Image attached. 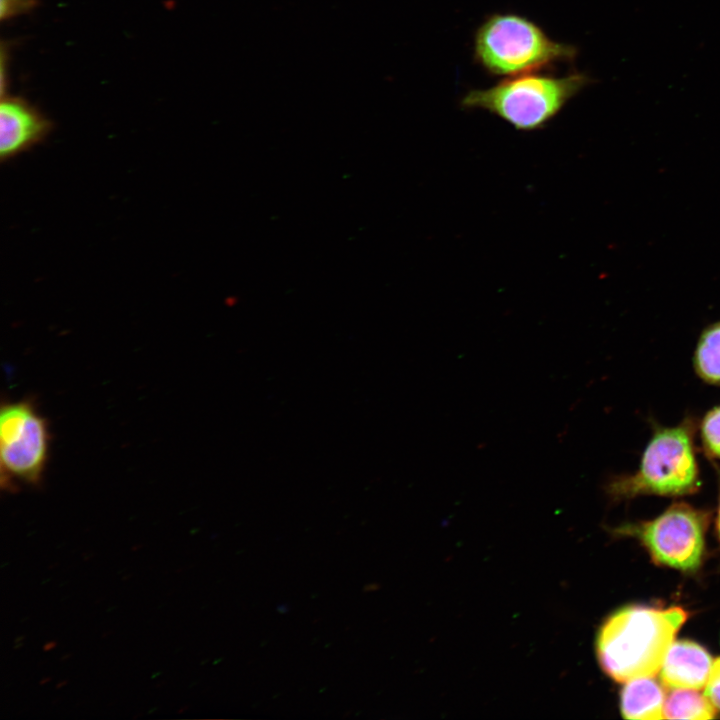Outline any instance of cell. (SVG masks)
<instances>
[{"instance_id": "cell-16", "label": "cell", "mask_w": 720, "mask_h": 720, "mask_svg": "<svg viewBox=\"0 0 720 720\" xmlns=\"http://www.w3.org/2000/svg\"><path fill=\"white\" fill-rule=\"evenodd\" d=\"M717 529H718V534L720 537V506H719L718 518H717Z\"/></svg>"}, {"instance_id": "cell-1", "label": "cell", "mask_w": 720, "mask_h": 720, "mask_svg": "<svg viewBox=\"0 0 720 720\" xmlns=\"http://www.w3.org/2000/svg\"><path fill=\"white\" fill-rule=\"evenodd\" d=\"M681 607L633 606L610 616L600 629L596 651L602 669L618 682L654 677L677 631L686 621Z\"/></svg>"}, {"instance_id": "cell-7", "label": "cell", "mask_w": 720, "mask_h": 720, "mask_svg": "<svg viewBox=\"0 0 720 720\" xmlns=\"http://www.w3.org/2000/svg\"><path fill=\"white\" fill-rule=\"evenodd\" d=\"M52 122L26 99L2 95L0 103V158L8 161L43 142Z\"/></svg>"}, {"instance_id": "cell-3", "label": "cell", "mask_w": 720, "mask_h": 720, "mask_svg": "<svg viewBox=\"0 0 720 720\" xmlns=\"http://www.w3.org/2000/svg\"><path fill=\"white\" fill-rule=\"evenodd\" d=\"M576 46L553 40L531 19L515 13H493L477 27L473 59L494 77H514L573 63Z\"/></svg>"}, {"instance_id": "cell-14", "label": "cell", "mask_w": 720, "mask_h": 720, "mask_svg": "<svg viewBox=\"0 0 720 720\" xmlns=\"http://www.w3.org/2000/svg\"><path fill=\"white\" fill-rule=\"evenodd\" d=\"M705 695L720 709V657L713 661L708 681L705 685Z\"/></svg>"}, {"instance_id": "cell-11", "label": "cell", "mask_w": 720, "mask_h": 720, "mask_svg": "<svg viewBox=\"0 0 720 720\" xmlns=\"http://www.w3.org/2000/svg\"><path fill=\"white\" fill-rule=\"evenodd\" d=\"M695 367L705 381L720 385V322L703 332L696 349Z\"/></svg>"}, {"instance_id": "cell-6", "label": "cell", "mask_w": 720, "mask_h": 720, "mask_svg": "<svg viewBox=\"0 0 720 720\" xmlns=\"http://www.w3.org/2000/svg\"><path fill=\"white\" fill-rule=\"evenodd\" d=\"M655 560L681 570L699 566L704 548V521L693 508L677 504L639 529Z\"/></svg>"}, {"instance_id": "cell-15", "label": "cell", "mask_w": 720, "mask_h": 720, "mask_svg": "<svg viewBox=\"0 0 720 720\" xmlns=\"http://www.w3.org/2000/svg\"><path fill=\"white\" fill-rule=\"evenodd\" d=\"M55 646H56V643L51 641V642L46 643L43 648H44V651H48V650L53 649Z\"/></svg>"}, {"instance_id": "cell-4", "label": "cell", "mask_w": 720, "mask_h": 720, "mask_svg": "<svg viewBox=\"0 0 720 720\" xmlns=\"http://www.w3.org/2000/svg\"><path fill=\"white\" fill-rule=\"evenodd\" d=\"M698 468L690 433L678 426L658 431L646 447L639 470L614 481L611 490L621 495L650 493L682 495L696 489Z\"/></svg>"}, {"instance_id": "cell-10", "label": "cell", "mask_w": 720, "mask_h": 720, "mask_svg": "<svg viewBox=\"0 0 720 720\" xmlns=\"http://www.w3.org/2000/svg\"><path fill=\"white\" fill-rule=\"evenodd\" d=\"M716 707L706 695L694 689H672L665 697V719H712Z\"/></svg>"}, {"instance_id": "cell-2", "label": "cell", "mask_w": 720, "mask_h": 720, "mask_svg": "<svg viewBox=\"0 0 720 720\" xmlns=\"http://www.w3.org/2000/svg\"><path fill=\"white\" fill-rule=\"evenodd\" d=\"M593 79L576 71L563 76L529 73L504 78L484 89H471L461 98L463 110H481L521 132L544 129Z\"/></svg>"}, {"instance_id": "cell-8", "label": "cell", "mask_w": 720, "mask_h": 720, "mask_svg": "<svg viewBox=\"0 0 720 720\" xmlns=\"http://www.w3.org/2000/svg\"><path fill=\"white\" fill-rule=\"evenodd\" d=\"M713 660L707 651L691 641H674L660 669V681L669 689L705 687Z\"/></svg>"}, {"instance_id": "cell-12", "label": "cell", "mask_w": 720, "mask_h": 720, "mask_svg": "<svg viewBox=\"0 0 720 720\" xmlns=\"http://www.w3.org/2000/svg\"><path fill=\"white\" fill-rule=\"evenodd\" d=\"M703 442L714 456L720 458V407L711 410L701 428Z\"/></svg>"}, {"instance_id": "cell-13", "label": "cell", "mask_w": 720, "mask_h": 720, "mask_svg": "<svg viewBox=\"0 0 720 720\" xmlns=\"http://www.w3.org/2000/svg\"><path fill=\"white\" fill-rule=\"evenodd\" d=\"M39 6L38 0H1L0 18L2 21L29 14Z\"/></svg>"}, {"instance_id": "cell-9", "label": "cell", "mask_w": 720, "mask_h": 720, "mask_svg": "<svg viewBox=\"0 0 720 720\" xmlns=\"http://www.w3.org/2000/svg\"><path fill=\"white\" fill-rule=\"evenodd\" d=\"M665 695L653 677H643L625 683L621 693V711L627 719H664Z\"/></svg>"}, {"instance_id": "cell-5", "label": "cell", "mask_w": 720, "mask_h": 720, "mask_svg": "<svg viewBox=\"0 0 720 720\" xmlns=\"http://www.w3.org/2000/svg\"><path fill=\"white\" fill-rule=\"evenodd\" d=\"M50 435L46 420L30 401L9 402L0 410L2 488L15 482L37 485L48 460Z\"/></svg>"}]
</instances>
